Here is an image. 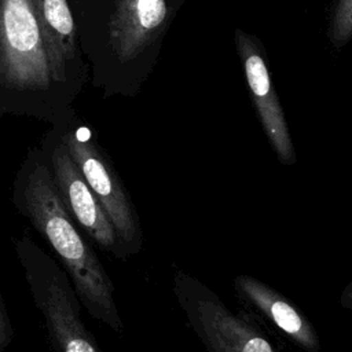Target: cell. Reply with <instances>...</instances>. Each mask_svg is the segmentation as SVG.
I'll use <instances>...</instances> for the list:
<instances>
[{"mask_svg":"<svg viewBox=\"0 0 352 352\" xmlns=\"http://www.w3.org/2000/svg\"><path fill=\"white\" fill-rule=\"evenodd\" d=\"M91 85L103 96H135L153 72L184 0H67Z\"/></svg>","mask_w":352,"mask_h":352,"instance_id":"6da1fadb","label":"cell"},{"mask_svg":"<svg viewBox=\"0 0 352 352\" xmlns=\"http://www.w3.org/2000/svg\"><path fill=\"white\" fill-rule=\"evenodd\" d=\"M77 98L63 84L32 0H0V116L54 122Z\"/></svg>","mask_w":352,"mask_h":352,"instance_id":"7a4b0ae2","label":"cell"},{"mask_svg":"<svg viewBox=\"0 0 352 352\" xmlns=\"http://www.w3.org/2000/svg\"><path fill=\"white\" fill-rule=\"evenodd\" d=\"M23 202L34 227L63 263L88 311L114 331L121 333L122 320L113 297V283L94 250L77 232L50 168L40 161H34L30 166L23 187Z\"/></svg>","mask_w":352,"mask_h":352,"instance_id":"3957f363","label":"cell"},{"mask_svg":"<svg viewBox=\"0 0 352 352\" xmlns=\"http://www.w3.org/2000/svg\"><path fill=\"white\" fill-rule=\"evenodd\" d=\"M54 125V131L110 219L125 257L138 253L143 242L139 217L110 161L92 140L91 131L78 121L73 107L58 117Z\"/></svg>","mask_w":352,"mask_h":352,"instance_id":"277c9868","label":"cell"},{"mask_svg":"<svg viewBox=\"0 0 352 352\" xmlns=\"http://www.w3.org/2000/svg\"><path fill=\"white\" fill-rule=\"evenodd\" d=\"M173 292L190 327L208 352H279L248 314L231 311L195 276L176 271Z\"/></svg>","mask_w":352,"mask_h":352,"instance_id":"5b68a950","label":"cell"},{"mask_svg":"<svg viewBox=\"0 0 352 352\" xmlns=\"http://www.w3.org/2000/svg\"><path fill=\"white\" fill-rule=\"evenodd\" d=\"M21 261L58 352H99L80 320L74 293L65 274L33 243L18 245Z\"/></svg>","mask_w":352,"mask_h":352,"instance_id":"8992f818","label":"cell"},{"mask_svg":"<svg viewBox=\"0 0 352 352\" xmlns=\"http://www.w3.org/2000/svg\"><path fill=\"white\" fill-rule=\"evenodd\" d=\"M51 173L69 214L102 249L125 258L117 232L55 131L47 139Z\"/></svg>","mask_w":352,"mask_h":352,"instance_id":"52a82bcc","label":"cell"},{"mask_svg":"<svg viewBox=\"0 0 352 352\" xmlns=\"http://www.w3.org/2000/svg\"><path fill=\"white\" fill-rule=\"evenodd\" d=\"M234 36L249 92L267 140L280 164L294 165L296 148L261 45L256 37L242 29H235Z\"/></svg>","mask_w":352,"mask_h":352,"instance_id":"ba28073f","label":"cell"},{"mask_svg":"<svg viewBox=\"0 0 352 352\" xmlns=\"http://www.w3.org/2000/svg\"><path fill=\"white\" fill-rule=\"evenodd\" d=\"M234 289L238 300L278 336L305 352L320 351V341L312 322L280 292L250 275L235 276Z\"/></svg>","mask_w":352,"mask_h":352,"instance_id":"9c48e42d","label":"cell"},{"mask_svg":"<svg viewBox=\"0 0 352 352\" xmlns=\"http://www.w3.org/2000/svg\"><path fill=\"white\" fill-rule=\"evenodd\" d=\"M59 77L77 98L89 78L74 15L67 0H32Z\"/></svg>","mask_w":352,"mask_h":352,"instance_id":"30bf717a","label":"cell"},{"mask_svg":"<svg viewBox=\"0 0 352 352\" xmlns=\"http://www.w3.org/2000/svg\"><path fill=\"white\" fill-rule=\"evenodd\" d=\"M329 38L336 48L352 38V0H337L330 15Z\"/></svg>","mask_w":352,"mask_h":352,"instance_id":"8fae6325","label":"cell"},{"mask_svg":"<svg viewBox=\"0 0 352 352\" xmlns=\"http://www.w3.org/2000/svg\"><path fill=\"white\" fill-rule=\"evenodd\" d=\"M8 338H10V324H8L3 304L0 301V351L6 345Z\"/></svg>","mask_w":352,"mask_h":352,"instance_id":"7c38bea8","label":"cell"},{"mask_svg":"<svg viewBox=\"0 0 352 352\" xmlns=\"http://www.w3.org/2000/svg\"><path fill=\"white\" fill-rule=\"evenodd\" d=\"M340 304L344 309L352 311V280L344 287V290L340 296Z\"/></svg>","mask_w":352,"mask_h":352,"instance_id":"4fadbf2b","label":"cell"}]
</instances>
